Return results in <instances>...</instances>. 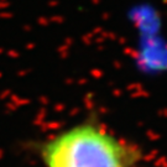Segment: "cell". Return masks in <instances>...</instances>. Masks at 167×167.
<instances>
[{"instance_id": "6da1fadb", "label": "cell", "mask_w": 167, "mask_h": 167, "mask_svg": "<svg viewBox=\"0 0 167 167\" xmlns=\"http://www.w3.org/2000/svg\"><path fill=\"white\" fill-rule=\"evenodd\" d=\"M48 167H125L123 146L112 135L93 125H78L45 150Z\"/></svg>"}]
</instances>
